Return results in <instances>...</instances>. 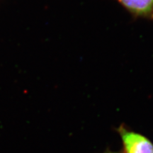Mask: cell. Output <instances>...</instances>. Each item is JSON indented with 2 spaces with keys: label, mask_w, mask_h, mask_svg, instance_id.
<instances>
[{
  "label": "cell",
  "mask_w": 153,
  "mask_h": 153,
  "mask_svg": "<svg viewBox=\"0 0 153 153\" xmlns=\"http://www.w3.org/2000/svg\"><path fill=\"white\" fill-rule=\"evenodd\" d=\"M118 132L125 153H153V144L141 134L128 131L120 126Z\"/></svg>",
  "instance_id": "1"
},
{
  "label": "cell",
  "mask_w": 153,
  "mask_h": 153,
  "mask_svg": "<svg viewBox=\"0 0 153 153\" xmlns=\"http://www.w3.org/2000/svg\"><path fill=\"white\" fill-rule=\"evenodd\" d=\"M132 14L140 17L153 16V0H118Z\"/></svg>",
  "instance_id": "2"
},
{
  "label": "cell",
  "mask_w": 153,
  "mask_h": 153,
  "mask_svg": "<svg viewBox=\"0 0 153 153\" xmlns=\"http://www.w3.org/2000/svg\"><path fill=\"white\" fill-rule=\"evenodd\" d=\"M109 153H112V152H109Z\"/></svg>",
  "instance_id": "3"
}]
</instances>
